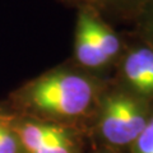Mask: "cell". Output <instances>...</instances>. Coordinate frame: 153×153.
<instances>
[{
    "label": "cell",
    "mask_w": 153,
    "mask_h": 153,
    "mask_svg": "<svg viewBox=\"0 0 153 153\" xmlns=\"http://www.w3.org/2000/svg\"><path fill=\"white\" fill-rule=\"evenodd\" d=\"M26 101L40 111L76 116L89 107L93 85L87 78L68 71L47 74L26 89Z\"/></svg>",
    "instance_id": "6da1fadb"
},
{
    "label": "cell",
    "mask_w": 153,
    "mask_h": 153,
    "mask_svg": "<svg viewBox=\"0 0 153 153\" xmlns=\"http://www.w3.org/2000/svg\"><path fill=\"white\" fill-rule=\"evenodd\" d=\"M100 119L101 134L115 146L133 144L148 123L140 105L123 94L106 100Z\"/></svg>",
    "instance_id": "7a4b0ae2"
},
{
    "label": "cell",
    "mask_w": 153,
    "mask_h": 153,
    "mask_svg": "<svg viewBox=\"0 0 153 153\" xmlns=\"http://www.w3.org/2000/svg\"><path fill=\"white\" fill-rule=\"evenodd\" d=\"M14 130L21 143L22 149L26 153H33L42 147L68 139L69 135L64 129L55 125L40 123H18L14 124Z\"/></svg>",
    "instance_id": "3957f363"
},
{
    "label": "cell",
    "mask_w": 153,
    "mask_h": 153,
    "mask_svg": "<svg viewBox=\"0 0 153 153\" xmlns=\"http://www.w3.org/2000/svg\"><path fill=\"white\" fill-rule=\"evenodd\" d=\"M124 74L134 88L144 94H153V51L142 47L128 55Z\"/></svg>",
    "instance_id": "277c9868"
},
{
    "label": "cell",
    "mask_w": 153,
    "mask_h": 153,
    "mask_svg": "<svg viewBox=\"0 0 153 153\" xmlns=\"http://www.w3.org/2000/svg\"><path fill=\"white\" fill-rule=\"evenodd\" d=\"M75 56L78 61L88 68H100L108 63L92 36L88 23V12L80 13L75 33Z\"/></svg>",
    "instance_id": "5b68a950"
},
{
    "label": "cell",
    "mask_w": 153,
    "mask_h": 153,
    "mask_svg": "<svg viewBox=\"0 0 153 153\" xmlns=\"http://www.w3.org/2000/svg\"><path fill=\"white\" fill-rule=\"evenodd\" d=\"M88 23L92 36L102 54L106 56L108 61L114 59L120 50V42H119L117 36L107 26L97 21L91 13H88Z\"/></svg>",
    "instance_id": "8992f818"
},
{
    "label": "cell",
    "mask_w": 153,
    "mask_h": 153,
    "mask_svg": "<svg viewBox=\"0 0 153 153\" xmlns=\"http://www.w3.org/2000/svg\"><path fill=\"white\" fill-rule=\"evenodd\" d=\"M22 151L13 126V117L0 112V153H22Z\"/></svg>",
    "instance_id": "52a82bcc"
},
{
    "label": "cell",
    "mask_w": 153,
    "mask_h": 153,
    "mask_svg": "<svg viewBox=\"0 0 153 153\" xmlns=\"http://www.w3.org/2000/svg\"><path fill=\"white\" fill-rule=\"evenodd\" d=\"M133 153H153V117L133 143Z\"/></svg>",
    "instance_id": "ba28073f"
},
{
    "label": "cell",
    "mask_w": 153,
    "mask_h": 153,
    "mask_svg": "<svg viewBox=\"0 0 153 153\" xmlns=\"http://www.w3.org/2000/svg\"><path fill=\"white\" fill-rule=\"evenodd\" d=\"M33 153H73V144L70 142V138H68L65 140L42 147L40 149L35 151Z\"/></svg>",
    "instance_id": "9c48e42d"
},
{
    "label": "cell",
    "mask_w": 153,
    "mask_h": 153,
    "mask_svg": "<svg viewBox=\"0 0 153 153\" xmlns=\"http://www.w3.org/2000/svg\"><path fill=\"white\" fill-rule=\"evenodd\" d=\"M94 3H116V1H123V0H91Z\"/></svg>",
    "instance_id": "30bf717a"
}]
</instances>
